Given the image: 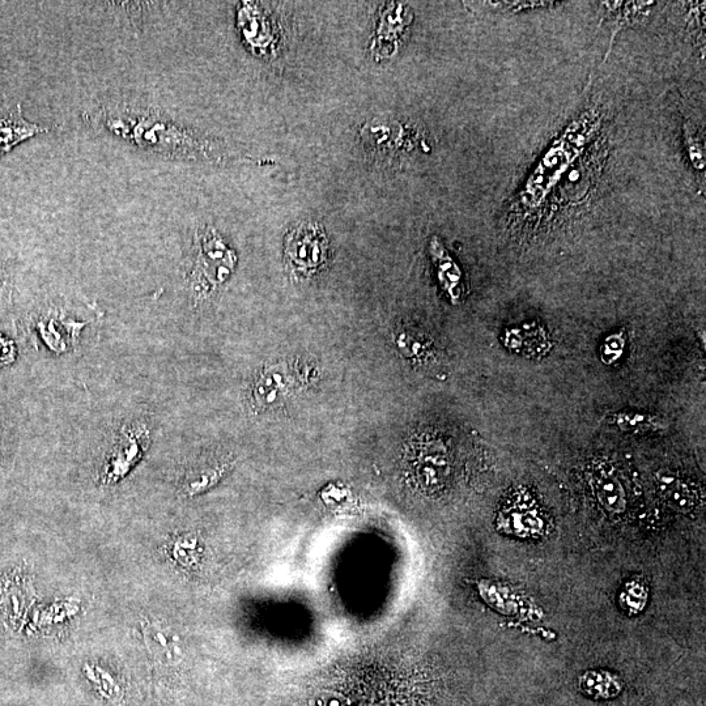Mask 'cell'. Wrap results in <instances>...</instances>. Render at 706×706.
<instances>
[{
	"instance_id": "cell-1",
	"label": "cell",
	"mask_w": 706,
	"mask_h": 706,
	"mask_svg": "<svg viewBox=\"0 0 706 706\" xmlns=\"http://www.w3.org/2000/svg\"><path fill=\"white\" fill-rule=\"evenodd\" d=\"M85 119L131 147L164 159L212 164H271L269 160L255 159L220 140L189 129L155 106L110 102L85 114Z\"/></svg>"
},
{
	"instance_id": "cell-2",
	"label": "cell",
	"mask_w": 706,
	"mask_h": 706,
	"mask_svg": "<svg viewBox=\"0 0 706 706\" xmlns=\"http://www.w3.org/2000/svg\"><path fill=\"white\" fill-rule=\"evenodd\" d=\"M595 127H598V118L585 113L552 144L523 190L522 202H525V206L537 208L546 201L552 187L557 184L563 173L567 172L572 161L588 143Z\"/></svg>"
},
{
	"instance_id": "cell-3",
	"label": "cell",
	"mask_w": 706,
	"mask_h": 706,
	"mask_svg": "<svg viewBox=\"0 0 706 706\" xmlns=\"http://www.w3.org/2000/svg\"><path fill=\"white\" fill-rule=\"evenodd\" d=\"M238 263L236 250L215 228L203 227L195 237L193 263L189 272L191 292L206 299L231 279Z\"/></svg>"
},
{
	"instance_id": "cell-4",
	"label": "cell",
	"mask_w": 706,
	"mask_h": 706,
	"mask_svg": "<svg viewBox=\"0 0 706 706\" xmlns=\"http://www.w3.org/2000/svg\"><path fill=\"white\" fill-rule=\"evenodd\" d=\"M286 261L293 272L312 276L326 265L329 258V238L316 223H301L286 237Z\"/></svg>"
},
{
	"instance_id": "cell-5",
	"label": "cell",
	"mask_w": 706,
	"mask_h": 706,
	"mask_svg": "<svg viewBox=\"0 0 706 706\" xmlns=\"http://www.w3.org/2000/svg\"><path fill=\"white\" fill-rule=\"evenodd\" d=\"M152 427L146 419L127 420L113 438L112 449L106 457L105 479L113 482L122 478L142 457L150 445Z\"/></svg>"
},
{
	"instance_id": "cell-6",
	"label": "cell",
	"mask_w": 706,
	"mask_h": 706,
	"mask_svg": "<svg viewBox=\"0 0 706 706\" xmlns=\"http://www.w3.org/2000/svg\"><path fill=\"white\" fill-rule=\"evenodd\" d=\"M237 25L246 45L257 55H270L278 45V29L262 7L244 3L237 14Z\"/></svg>"
},
{
	"instance_id": "cell-7",
	"label": "cell",
	"mask_w": 706,
	"mask_h": 706,
	"mask_svg": "<svg viewBox=\"0 0 706 706\" xmlns=\"http://www.w3.org/2000/svg\"><path fill=\"white\" fill-rule=\"evenodd\" d=\"M85 322H79L68 316L66 308H50L40 314L36 329L38 338L48 346L51 352L66 353L75 346L80 330Z\"/></svg>"
},
{
	"instance_id": "cell-8",
	"label": "cell",
	"mask_w": 706,
	"mask_h": 706,
	"mask_svg": "<svg viewBox=\"0 0 706 706\" xmlns=\"http://www.w3.org/2000/svg\"><path fill=\"white\" fill-rule=\"evenodd\" d=\"M410 8L401 3H390L382 8L376 33L372 42V53L377 59H387L397 53L398 41L411 23Z\"/></svg>"
},
{
	"instance_id": "cell-9",
	"label": "cell",
	"mask_w": 706,
	"mask_h": 706,
	"mask_svg": "<svg viewBox=\"0 0 706 706\" xmlns=\"http://www.w3.org/2000/svg\"><path fill=\"white\" fill-rule=\"evenodd\" d=\"M501 529L510 534L529 537L543 530V520L535 501L526 493H516L499 513Z\"/></svg>"
},
{
	"instance_id": "cell-10",
	"label": "cell",
	"mask_w": 706,
	"mask_h": 706,
	"mask_svg": "<svg viewBox=\"0 0 706 706\" xmlns=\"http://www.w3.org/2000/svg\"><path fill=\"white\" fill-rule=\"evenodd\" d=\"M49 131V126L38 125L25 119L20 105L0 110V156L14 150L24 140Z\"/></svg>"
},
{
	"instance_id": "cell-11",
	"label": "cell",
	"mask_w": 706,
	"mask_h": 706,
	"mask_svg": "<svg viewBox=\"0 0 706 706\" xmlns=\"http://www.w3.org/2000/svg\"><path fill=\"white\" fill-rule=\"evenodd\" d=\"M429 254L435 263L438 283L450 301L457 305L461 303L463 295V274L461 267L454 261L452 255L445 249L440 238L432 237L429 242Z\"/></svg>"
},
{
	"instance_id": "cell-12",
	"label": "cell",
	"mask_w": 706,
	"mask_h": 706,
	"mask_svg": "<svg viewBox=\"0 0 706 706\" xmlns=\"http://www.w3.org/2000/svg\"><path fill=\"white\" fill-rule=\"evenodd\" d=\"M591 483L599 503L612 513L623 512L627 496L619 476L611 470L599 469L594 472Z\"/></svg>"
},
{
	"instance_id": "cell-13",
	"label": "cell",
	"mask_w": 706,
	"mask_h": 706,
	"mask_svg": "<svg viewBox=\"0 0 706 706\" xmlns=\"http://www.w3.org/2000/svg\"><path fill=\"white\" fill-rule=\"evenodd\" d=\"M287 380L278 368H271L261 373L254 381L252 397L255 406L270 408L282 401L287 391Z\"/></svg>"
},
{
	"instance_id": "cell-14",
	"label": "cell",
	"mask_w": 706,
	"mask_h": 706,
	"mask_svg": "<svg viewBox=\"0 0 706 706\" xmlns=\"http://www.w3.org/2000/svg\"><path fill=\"white\" fill-rule=\"evenodd\" d=\"M616 427L628 433H652L667 428V423L659 416L639 411H623L614 416Z\"/></svg>"
},
{
	"instance_id": "cell-15",
	"label": "cell",
	"mask_w": 706,
	"mask_h": 706,
	"mask_svg": "<svg viewBox=\"0 0 706 706\" xmlns=\"http://www.w3.org/2000/svg\"><path fill=\"white\" fill-rule=\"evenodd\" d=\"M659 489H661L662 496L665 497L667 503L675 509L690 510L695 505V493L682 480L671 478V476H662L659 480Z\"/></svg>"
},
{
	"instance_id": "cell-16",
	"label": "cell",
	"mask_w": 706,
	"mask_h": 706,
	"mask_svg": "<svg viewBox=\"0 0 706 706\" xmlns=\"http://www.w3.org/2000/svg\"><path fill=\"white\" fill-rule=\"evenodd\" d=\"M625 346H627V337H625L624 331H618L608 335L605 343L601 347V359L606 365H615L620 359H622L625 351Z\"/></svg>"
},
{
	"instance_id": "cell-17",
	"label": "cell",
	"mask_w": 706,
	"mask_h": 706,
	"mask_svg": "<svg viewBox=\"0 0 706 706\" xmlns=\"http://www.w3.org/2000/svg\"><path fill=\"white\" fill-rule=\"evenodd\" d=\"M491 4L493 7H499L500 10L510 12L537 10V8H547L556 6L554 2H499Z\"/></svg>"
},
{
	"instance_id": "cell-18",
	"label": "cell",
	"mask_w": 706,
	"mask_h": 706,
	"mask_svg": "<svg viewBox=\"0 0 706 706\" xmlns=\"http://www.w3.org/2000/svg\"><path fill=\"white\" fill-rule=\"evenodd\" d=\"M627 602L629 607L635 608L636 611H640L644 607L646 602V590L642 586L637 584H632L627 588Z\"/></svg>"
},
{
	"instance_id": "cell-19",
	"label": "cell",
	"mask_w": 706,
	"mask_h": 706,
	"mask_svg": "<svg viewBox=\"0 0 706 706\" xmlns=\"http://www.w3.org/2000/svg\"><path fill=\"white\" fill-rule=\"evenodd\" d=\"M16 348L12 340L0 337V364L12 363L15 360Z\"/></svg>"
}]
</instances>
